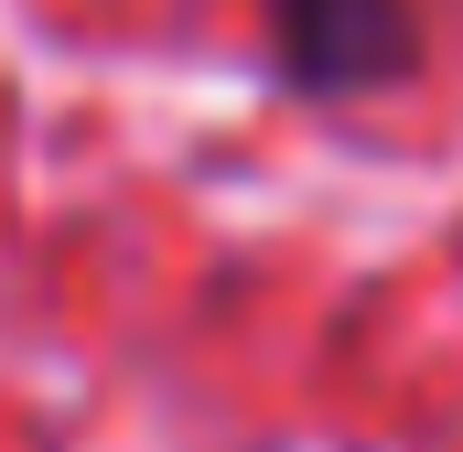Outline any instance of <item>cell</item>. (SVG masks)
Segmentation results:
<instances>
[{
    "label": "cell",
    "instance_id": "cell-1",
    "mask_svg": "<svg viewBox=\"0 0 463 452\" xmlns=\"http://www.w3.org/2000/svg\"><path fill=\"white\" fill-rule=\"evenodd\" d=\"M269 43L313 98H366V87L410 76L420 11L410 0H269Z\"/></svg>",
    "mask_w": 463,
    "mask_h": 452
}]
</instances>
